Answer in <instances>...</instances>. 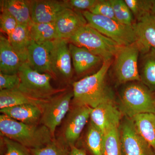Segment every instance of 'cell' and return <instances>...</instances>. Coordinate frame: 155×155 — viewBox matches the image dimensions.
Instances as JSON below:
<instances>
[{"mask_svg":"<svg viewBox=\"0 0 155 155\" xmlns=\"http://www.w3.org/2000/svg\"><path fill=\"white\" fill-rule=\"evenodd\" d=\"M111 61H104L94 74L72 83V101L75 106L94 108L101 103L114 100L113 94L106 84V77Z\"/></svg>","mask_w":155,"mask_h":155,"instance_id":"cell-1","label":"cell"},{"mask_svg":"<svg viewBox=\"0 0 155 155\" xmlns=\"http://www.w3.org/2000/svg\"><path fill=\"white\" fill-rule=\"evenodd\" d=\"M0 131L3 137L29 149L44 146L54 138L44 125L25 124L3 114L0 116Z\"/></svg>","mask_w":155,"mask_h":155,"instance_id":"cell-2","label":"cell"},{"mask_svg":"<svg viewBox=\"0 0 155 155\" xmlns=\"http://www.w3.org/2000/svg\"><path fill=\"white\" fill-rule=\"evenodd\" d=\"M119 109L130 119L139 114L155 113V93L141 81L128 83L120 93Z\"/></svg>","mask_w":155,"mask_h":155,"instance_id":"cell-3","label":"cell"},{"mask_svg":"<svg viewBox=\"0 0 155 155\" xmlns=\"http://www.w3.org/2000/svg\"><path fill=\"white\" fill-rule=\"evenodd\" d=\"M68 41L99 56L104 61H112L121 47L88 24L81 28Z\"/></svg>","mask_w":155,"mask_h":155,"instance_id":"cell-4","label":"cell"},{"mask_svg":"<svg viewBox=\"0 0 155 155\" xmlns=\"http://www.w3.org/2000/svg\"><path fill=\"white\" fill-rule=\"evenodd\" d=\"M18 74L20 80L18 90L35 98L49 99L61 91L52 86L51 75L39 73L31 68L27 62L22 64Z\"/></svg>","mask_w":155,"mask_h":155,"instance_id":"cell-5","label":"cell"},{"mask_svg":"<svg viewBox=\"0 0 155 155\" xmlns=\"http://www.w3.org/2000/svg\"><path fill=\"white\" fill-rule=\"evenodd\" d=\"M87 24L120 46H125L136 41L133 27L124 25L116 20L92 14L88 11L82 12Z\"/></svg>","mask_w":155,"mask_h":155,"instance_id":"cell-6","label":"cell"},{"mask_svg":"<svg viewBox=\"0 0 155 155\" xmlns=\"http://www.w3.org/2000/svg\"><path fill=\"white\" fill-rule=\"evenodd\" d=\"M140 51L136 42L121 47L115 58L113 70L119 83L140 81L139 71V57Z\"/></svg>","mask_w":155,"mask_h":155,"instance_id":"cell-7","label":"cell"},{"mask_svg":"<svg viewBox=\"0 0 155 155\" xmlns=\"http://www.w3.org/2000/svg\"><path fill=\"white\" fill-rule=\"evenodd\" d=\"M73 91L63 92L50 99L42 108L40 124L47 127L54 137L56 128L69 112Z\"/></svg>","mask_w":155,"mask_h":155,"instance_id":"cell-8","label":"cell"},{"mask_svg":"<svg viewBox=\"0 0 155 155\" xmlns=\"http://www.w3.org/2000/svg\"><path fill=\"white\" fill-rule=\"evenodd\" d=\"M119 129L122 155H155L153 150L139 133L133 119L126 117Z\"/></svg>","mask_w":155,"mask_h":155,"instance_id":"cell-9","label":"cell"},{"mask_svg":"<svg viewBox=\"0 0 155 155\" xmlns=\"http://www.w3.org/2000/svg\"><path fill=\"white\" fill-rule=\"evenodd\" d=\"M72 61L68 40L57 39L53 41L50 54V69L53 78L70 80L73 75Z\"/></svg>","mask_w":155,"mask_h":155,"instance_id":"cell-10","label":"cell"},{"mask_svg":"<svg viewBox=\"0 0 155 155\" xmlns=\"http://www.w3.org/2000/svg\"><path fill=\"white\" fill-rule=\"evenodd\" d=\"M92 108L87 106H75L69 111L61 139L67 146L75 145L90 117Z\"/></svg>","mask_w":155,"mask_h":155,"instance_id":"cell-11","label":"cell"},{"mask_svg":"<svg viewBox=\"0 0 155 155\" xmlns=\"http://www.w3.org/2000/svg\"><path fill=\"white\" fill-rule=\"evenodd\" d=\"M122 115L114 100H111L92 108L90 119L105 135L114 127H119Z\"/></svg>","mask_w":155,"mask_h":155,"instance_id":"cell-12","label":"cell"},{"mask_svg":"<svg viewBox=\"0 0 155 155\" xmlns=\"http://www.w3.org/2000/svg\"><path fill=\"white\" fill-rule=\"evenodd\" d=\"M29 5L34 23H54L62 13L69 8L65 0H31Z\"/></svg>","mask_w":155,"mask_h":155,"instance_id":"cell-13","label":"cell"},{"mask_svg":"<svg viewBox=\"0 0 155 155\" xmlns=\"http://www.w3.org/2000/svg\"><path fill=\"white\" fill-rule=\"evenodd\" d=\"M136 43L140 54H145L152 48L155 49V15L151 12L146 14L133 25Z\"/></svg>","mask_w":155,"mask_h":155,"instance_id":"cell-14","label":"cell"},{"mask_svg":"<svg viewBox=\"0 0 155 155\" xmlns=\"http://www.w3.org/2000/svg\"><path fill=\"white\" fill-rule=\"evenodd\" d=\"M53 44V41L38 43L31 40L28 49L26 61L31 68L39 73L51 75L50 54Z\"/></svg>","mask_w":155,"mask_h":155,"instance_id":"cell-15","label":"cell"},{"mask_svg":"<svg viewBox=\"0 0 155 155\" xmlns=\"http://www.w3.org/2000/svg\"><path fill=\"white\" fill-rule=\"evenodd\" d=\"M54 23L58 39L68 40L87 22L82 12L67 8Z\"/></svg>","mask_w":155,"mask_h":155,"instance_id":"cell-16","label":"cell"},{"mask_svg":"<svg viewBox=\"0 0 155 155\" xmlns=\"http://www.w3.org/2000/svg\"><path fill=\"white\" fill-rule=\"evenodd\" d=\"M69 48L75 72L78 75L84 74L103 65L104 61L84 48L80 47L69 42Z\"/></svg>","mask_w":155,"mask_h":155,"instance_id":"cell-17","label":"cell"},{"mask_svg":"<svg viewBox=\"0 0 155 155\" xmlns=\"http://www.w3.org/2000/svg\"><path fill=\"white\" fill-rule=\"evenodd\" d=\"M2 114L19 122L31 125H39L42 108L32 104L21 105L0 110Z\"/></svg>","mask_w":155,"mask_h":155,"instance_id":"cell-18","label":"cell"},{"mask_svg":"<svg viewBox=\"0 0 155 155\" xmlns=\"http://www.w3.org/2000/svg\"><path fill=\"white\" fill-rule=\"evenodd\" d=\"M9 41L2 35L0 36V72L6 74H17L23 64Z\"/></svg>","mask_w":155,"mask_h":155,"instance_id":"cell-19","label":"cell"},{"mask_svg":"<svg viewBox=\"0 0 155 155\" xmlns=\"http://www.w3.org/2000/svg\"><path fill=\"white\" fill-rule=\"evenodd\" d=\"M49 99L35 98L18 89L2 90L0 91V109L25 104L35 105L43 108Z\"/></svg>","mask_w":155,"mask_h":155,"instance_id":"cell-20","label":"cell"},{"mask_svg":"<svg viewBox=\"0 0 155 155\" xmlns=\"http://www.w3.org/2000/svg\"><path fill=\"white\" fill-rule=\"evenodd\" d=\"M1 8L7 10L17 20L18 24L29 27L32 23L29 1H1Z\"/></svg>","mask_w":155,"mask_h":155,"instance_id":"cell-21","label":"cell"},{"mask_svg":"<svg viewBox=\"0 0 155 155\" xmlns=\"http://www.w3.org/2000/svg\"><path fill=\"white\" fill-rule=\"evenodd\" d=\"M140 55L141 61L139 66L140 81L151 91L155 93V49L152 48Z\"/></svg>","mask_w":155,"mask_h":155,"instance_id":"cell-22","label":"cell"},{"mask_svg":"<svg viewBox=\"0 0 155 155\" xmlns=\"http://www.w3.org/2000/svg\"><path fill=\"white\" fill-rule=\"evenodd\" d=\"M8 39L22 62H26L28 46L31 41L29 27L18 24L15 30L8 37Z\"/></svg>","mask_w":155,"mask_h":155,"instance_id":"cell-23","label":"cell"},{"mask_svg":"<svg viewBox=\"0 0 155 155\" xmlns=\"http://www.w3.org/2000/svg\"><path fill=\"white\" fill-rule=\"evenodd\" d=\"M132 119L139 133L155 153V113L139 114Z\"/></svg>","mask_w":155,"mask_h":155,"instance_id":"cell-24","label":"cell"},{"mask_svg":"<svg viewBox=\"0 0 155 155\" xmlns=\"http://www.w3.org/2000/svg\"><path fill=\"white\" fill-rule=\"evenodd\" d=\"M31 39L38 43L53 41L58 39L54 23H34L29 27Z\"/></svg>","mask_w":155,"mask_h":155,"instance_id":"cell-25","label":"cell"},{"mask_svg":"<svg viewBox=\"0 0 155 155\" xmlns=\"http://www.w3.org/2000/svg\"><path fill=\"white\" fill-rule=\"evenodd\" d=\"M104 134L90 121L86 136V144L93 155H102Z\"/></svg>","mask_w":155,"mask_h":155,"instance_id":"cell-26","label":"cell"},{"mask_svg":"<svg viewBox=\"0 0 155 155\" xmlns=\"http://www.w3.org/2000/svg\"><path fill=\"white\" fill-rule=\"evenodd\" d=\"M119 128L114 127L105 134L102 155H122Z\"/></svg>","mask_w":155,"mask_h":155,"instance_id":"cell-27","label":"cell"},{"mask_svg":"<svg viewBox=\"0 0 155 155\" xmlns=\"http://www.w3.org/2000/svg\"><path fill=\"white\" fill-rule=\"evenodd\" d=\"M30 150L33 155H69L70 148L61 140L54 138L44 146Z\"/></svg>","mask_w":155,"mask_h":155,"instance_id":"cell-28","label":"cell"},{"mask_svg":"<svg viewBox=\"0 0 155 155\" xmlns=\"http://www.w3.org/2000/svg\"><path fill=\"white\" fill-rule=\"evenodd\" d=\"M110 2L116 20L124 25L133 27L135 20L125 1L110 0Z\"/></svg>","mask_w":155,"mask_h":155,"instance_id":"cell-29","label":"cell"},{"mask_svg":"<svg viewBox=\"0 0 155 155\" xmlns=\"http://www.w3.org/2000/svg\"><path fill=\"white\" fill-rule=\"evenodd\" d=\"M136 21L151 12L153 0H125Z\"/></svg>","mask_w":155,"mask_h":155,"instance_id":"cell-30","label":"cell"},{"mask_svg":"<svg viewBox=\"0 0 155 155\" xmlns=\"http://www.w3.org/2000/svg\"><path fill=\"white\" fill-rule=\"evenodd\" d=\"M5 151L1 155H33L30 150L17 142L3 137Z\"/></svg>","mask_w":155,"mask_h":155,"instance_id":"cell-31","label":"cell"},{"mask_svg":"<svg viewBox=\"0 0 155 155\" xmlns=\"http://www.w3.org/2000/svg\"><path fill=\"white\" fill-rule=\"evenodd\" d=\"M89 11L93 14L116 20L110 0H98Z\"/></svg>","mask_w":155,"mask_h":155,"instance_id":"cell-32","label":"cell"},{"mask_svg":"<svg viewBox=\"0 0 155 155\" xmlns=\"http://www.w3.org/2000/svg\"><path fill=\"white\" fill-rule=\"evenodd\" d=\"M0 27L1 30L7 34L8 37L15 30L18 25L17 20L7 10L1 8Z\"/></svg>","mask_w":155,"mask_h":155,"instance_id":"cell-33","label":"cell"},{"mask_svg":"<svg viewBox=\"0 0 155 155\" xmlns=\"http://www.w3.org/2000/svg\"><path fill=\"white\" fill-rule=\"evenodd\" d=\"M20 81V78L18 73L6 74L0 72L1 91L18 89Z\"/></svg>","mask_w":155,"mask_h":155,"instance_id":"cell-34","label":"cell"},{"mask_svg":"<svg viewBox=\"0 0 155 155\" xmlns=\"http://www.w3.org/2000/svg\"><path fill=\"white\" fill-rule=\"evenodd\" d=\"M98 0H65L68 8L82 12L89 11Z\"/></svg>","mask_w":155,"mask_h":155,"instance_id":"cell-35","label":"cell"},{"mask_svg":"<svg viewBox=\"0 0 155 155\" xmlns=\"http://www.w3.org/2000/svg\"><path fill=\"white\" fill-rule=\"evenodd\" d=\"M69 155H87L85 150L79 148L75 145L70 147Z\"/></svg>","mask_w":155,"mask_h":155,"instance_id":"cell-36","label":"cell"},{"mask_svg":"<svg viewBox=\"0 0 155 155\" xmlns=\"http://www.w3.org/2000/svg\"><path fill=\"white\" fill-rule=\"evenodd\" d=\"M151 13L155 15V0H153L152 6Z\"/></svg>","mask_w":155,"mask_h":155,"instance_id":"cell-37","label":"cell"},{"mask_svg":"<svg viewBox=\"0 0 155 155\" xmlns=\"http://www.w3.org/2000/svg\"><path fill=\"white\" fill-rule=\"evenodd\" d=\"M154 93H155V92Z\"/></svg>","mask_w":155,"mask_h":155,"instance_id":"cell-38","label":"cell"}]
</instances>
